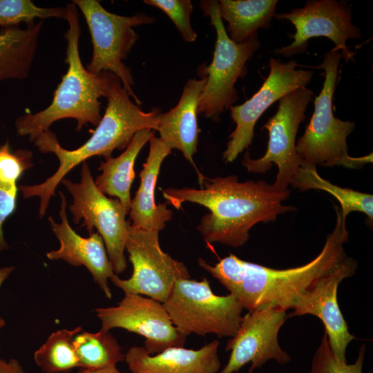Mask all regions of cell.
<instances>
[{"label":"cell","instance_id":"1","mask_svg":"<svg viewBox=\"0 0 373 373\" xmlns=\"http://www.w3.org/2000/svg\"><path fill=\"white\" fill-rule=\"evenodd\" d=\"M336 223L313 260L301 266L274 269L243 260L230 254L214 265L199 258L198 265L216 278L249 312L267 307L291 309L300 296L321 278L336 270L347 257L346 220L334 205Z\"/></svg>","mask_w":373,"mask_h":373},{"label":"cell","instance_id":"2","mask_svg":"<svg viewBox=\"0 0 373 373\" xmlns=\"http://www.w3.org/2000/svg\"><path fill=\"white\" fill-rule=\"evenodd\" d=\"M203 188H168L162 191L168 203L177 209L185 202L207 208L197 227L204 240L234 248L243 246L249 240V231L259 222L276 220L284 213L296 210L284 205L290 190L280 191L264 180L239 182L237 176L207 178Z\"/></svg>","mask_w":373,"mask_h":373},{"label":"cell","instance_id":"3","mask_svg":"<svg viewBox=\"0 0 373 373\" xmlns=\"http://www.w3.org/2000/svg\"><path fill=\"white\" fill-rule=\"evenodd\" d=\"M106 98L107 106L104 116L90 137L77 149L68 150L63 148L55 133L50 130L41 133L33 142L40 152L52 153L59 162L55 173L44 182L19 186L23 198H39L40 217L46 214L50 200L55 195L59 183L74 167L95 155L108 159L115 149H126L134 135L140 130L157 131L160 110L154 108L149 113L142 111L131 101L121 80L115 75Z\"/></svg>","mask_w":373,"mask_h":373},{"label":"cell","instance_id":"4","mask_svg":"<svg viewBox=\"0 0 373 373\" xmlns=\"http://www.w3.org/2000/svg\"><path fill=\"white\" fill-rule=\"evenodd\" d=\"M65 20L68 28L64 34L67 41L68 65L53 93L50 104L35 113H26L18 117L15 122L17 133L28 136L30 142L42 133L49 130L56 121L71 118L77 121L76 131H80L88 124L97 125L102 119L101 97H106L114 74L103 71L99 74L88 72L82 62L79 44L81 26L78 8L73 2L66 5Z\"/></svg>","mask_w":373,"mask_h":373},{"label":"cell","instance_id":"5","mask_svg":"<svg viewBox=\"0 0 373 373\" xmlns=\"http://www.w3.org/2000/svg\"><path fill=\"white\" fill-rule=\"evenodd\" d=\"M342 58L334 48L327 52L316 68L323 69V88L314 101V111L305 131L296 145L301 163L324 166H343L360 169L372 162V153L360 157L348 154L347 138L355 128L351 121H343L334 116L333 95Z\"/></svg>","mask_w":373,"mask_h":373},{"label":"cell","instance_id":"6","mask_svg":"<svg viewBox=\"0 0 373 373\" xmlns=\"http://www.w3.org/2000/svg\"><path fill=\"white\" fill-rule=\"evenodd\" d=\"M204 15L209 17L216 32V41L211 63L202 64L199 76L207 78L200 97L199 114L214 122L220 121V115L238 100L235 84L247 72L246 63L260 46L255 36L246 42L237 44L229 37L219 11L218 1H201Z\"/></svg>","mask_w":373,"mask_h":373},{"label":"cell","instance_id":"7","mask_svg":"<svg viewBox=\"0 0 373 373\" xmlns=\"http://www.w3.org/2000/svg\"><path fill=\"white\" fill-rule=\"evenodd\" d=\"M72 2L82 13L90 34L93 55L87 70L96 75L103 71L112 73L121 80L137 104H140L132 88L134 79L131 68L123 61L139 38L133 28L152 23L155 19L145 13L129 17L118 15L108 12L95 0Z\"/></svg>","mask_w":373,"mask_h":373},{"label":"cell","instance_id":"8","mask_svg":"<svg viewBox=\"0 0 373 373\" xmlns=\"http://www.w3.org/2000/svg\"><path fill=\"white\" fill-rule=\"evenodd\" d=\"M173 324L186 336L191 334L233 337L242 318L243 308L231 294L218 296L210 283L189 279L177 280L162 303Z\"/></svg>","mask_w":373,"mask_h":373},{"label":"cell","instance_id":"9","mask_svg":"<svg viewBox=\"0 0 373 373\" xmlns=\"http://www.w3.org/2000/svg\"><path fill=\"white\" fill-rule=\"evenodd\" d=\"M61 182L73 198L69 211L74 223L77 224L83 219L82 226L89 234L95 228L104 240L114 273L124 272L127 267L124 251L130 224L126 220L128 213L118 199L109 198L98 189L86 162H82L79 182L66 178Z\"/></svg>","mask_w":373,"mask_h":373},{"label":"cell","instance_id":"10","mask_svg":"<svg viewBox=\"0 0 373 373\" xmlns=\"http://www.w3.org/2000/svg\"><path fill=\"white\" fill-rule=\"evenodd\" d=\"M313 95L311 90L303 87L282 97L276 113L262 126L269 134L265 155L252 159L247 151L242 160L248 171L256 173H264L276 164L278 173L272 184L278 190H288L300 169L301 160L296 149V137Z\"/></svg>","mask_w":373,"mask_h":373},{"label":"cell","instance_id":"11","mask_svg":"<svg viewBox=\"0 0 373 373\" xmlns=\"http://www.w3.org/2000/svg\"><path fill=\"white\" fill-rule=\"evenodd\" d=\"M125 249L133 265L132 276L122 279L114 274L110 278L124 293L145 295L163 303L177 280L190 278L184 263L162 250L157 231L138 229L130 223Z\"/></svg>","mask_w":373,"mask_h":373},{"label":"cell","instance_id":"12","mask_svg":"<svg viewBox=\"0 0 373 373\" xmlns=\"http://www.w3.org/2000/svg\"><path fill=\"white\" fill-rule=\"evenodd\" d=\"M277 19H286L296 28L292 42L275 50L286 57L306 52L308 40L325 37L334 42L336 50L348 61L353 60L354 52L346 45L347 39H360L361 31L352 23L351 10L346 3L334 0H310L304 7L287 13L275 15Z\"/></svg>","mask_w":373,"mask_h":373},{"label":"cell","instance_id":"13","mask_svg":"<svg viewBox=\"0 0 373 373\" xmlns=\"http://www.w3.org/2000/svg\"><path fill=\"white\" fill-rule=\"evenodd\" d=\"M102 331L122 328L145 338L144 348L155 355L172 347H184L186 336L172 323L162 303L140 294L124 293L117 305L95 309Z\"/></svg>","mask_w":373,"mask_h":373},{"label":"cell","instance_id":"14","mask_svg":"<svg viewBox=\"0 0 373 373\" xmlns=\"http://www.w3.org/2000/svg\"><path fill=\"white\" fill-rule=\"evenodd\" d=\"M297 66L294 60L283 63L270 59L269 74L258 92L242 104L229 108L236 128L229 135L223 153L226 162H233L249 148L253 141L257 120L272 104L289 93L305 87L311 81L313 72L296 69Z\"/></svg>","mask_w":373,"mask_h":373},{"label":"cell","instance_id":"15","mask_svg":"<svg viewBox=\"0 0 373 373\" xmlns=\"http://www.w3.org/2000/svg\"><path fill=\"white\" fill-rule=\"evenodd\" d=\"M286 310L272 307L249 312L242 316L236 334L225 347L231 350L229 361L220 373L238 372L251 363L249 373L274 360L279 364L289 363L291 358L280 347L278 335L285 322Z\"/></svg>","mask_w":373,"mask_h":373},{"label":"cell","instance_id":"16","mask_svg":"<svg viewBox=\"0 0 373 373\" xmlns=\"http://www.w3.org/2000/svg\"><path fill=\"white\" fill-rule=\"evenodd\" d=\"M357 262L347 257L333 272L318 279L306 292L299 296L291 309V316L310 314L317 316L323 323L329 347L341 361L347 362L345 353L349 343L355 339L340 309L337 291L339 284L353 276Z\"/></svg>","mask_w":373,"mask_h":373},{"label":"cell","instance_id":"17","mask_svg":"<svg viewBox=\"0 0 373 373\" xmlns=\"http://www.w3.org/2000/svg\"><path fill=\"white\" fill-rule=\"evenodd\" d=\"M61 204L59 215L61 222L48 217L52 230L60 242L59 248L46 253L50 260H63L73 266H84L91 274L93 280L111 299L112 293L108 279L115 274L108 259L106 247L101 236L93 232L88 238L79 235L70 225L66 214L67 202L60 191Z\"/></svg>","mask_w":373,"mask_h":373},{"label":"cell","instance_id":"18","mask_svg":"<svg viewBox=\"0 0 373 373\" xmlns=\"http://www.w3.org/2000/svg\"><path fill=\"white\" fill-rule=\"evenodd\" d=\"M219 345L214 340L196 350L172 347L155 355L144 347L133 346L125 354L124 361L132 373H217L221 365Z\"/></svg>","mask_w":373,"mask_h":373},{"label":"cell","instance_id":"19","mask_svg":"<svg viewBox=\"0 0 373 373\" xmlns=\"http://www.w3.org/2000/svg\"><path fill=\"white\" fill-rule=\"evenodd\" d=\"M191 79L184 86L182 95L175 106L157 117L160 139L171 149L182 153L195 167L193 160L197 151L200 129L198 124L200 97L207 82L204 76Z\"/></svg>","mask_w":373,"mask_h":373},{"label":"cell","instance_id":"20","mask_svg":"<svg viewBox=\"0 0 373 373\" xmlns=\"http://www.w3.org/2000/svg\"><path fill=\"white\" fill-rule=\"evenodd\" d=\"M149 144V153L140 173V186L131 200L128 213L131 226L160 231L171 220L173 211L167 208V203H155V188L162 163L171 154V149L155 134L150 138Z\"/></svg>","mask_w":373,"mask_h":373},{"label":"cell","instance_id":"21","mask_svg":"<svg viewBox=\"0 0 373 373\" xmlns=\"http://www.w3.org/2000/svg\"><path fill=\"white\" fill-rule=\"evenodd\" d=\"M154 134L155 131L150 128L137 131L121 155L102 162L98 168L102 173L96 177L95 185L104 195L117 198L128 213L132 200L131 188L135 175V162L141 149Z\"/></svg>","mask_w":373,"mask_h":373},{"label":"cell","instance_id":"22","mask_svg":"<svg viewBox=\"0 0 373 373\" xmlns=\"http://www.w3.org/2000/svg\"><path fill=\"white\" fill-rule=\"evenodd\" d=\"M42 21L0 30V81L23 79L36 55Z\"/></svg>","mask_w":373,"mask_h":373},{"label":"cell","instance_id":"23","mask_svg":"<svg viewBox=\"0 0 373 373\" xmlns=\"http://www.w3.org/2000/svg\"><path fill=\"white\" fill-rule=\"evenodd\" d=\"M277 0H220L218 11L228 23L227 32L237 44L257 36L260 28H267L276 15Z\"/></svg>","mask_w":373,"mask_h":373},{"label":"cell","instance_id":"24","mask_svg":"<svg viewBox=\"0 0 373 373\" xmlns=\"http://www.w3.org/2000/svg\"><path fill=\"white\" fill-rule=\"evenodd\" d=\"M290 185L301 191L317 189L330 193L339 202L341 214L345 219L351 212L359 211L365 214L370 221L373 220L372 194L332 184L321 177L316 171V166L301 163Z\"/></svg>","mask_w":373,"mask_h":373},{"label":"cell","instance_id":"25","mask_svg":"<svg viewBox=\"0 0 373 373\" xmlns=\"http://www.w3.org/2000/svg\"><path fill=\"white\" fill-rule=\"evenodd\" d=\"M73 346L81 368L115 367L125 358L120 345L109 332L93 333L82 329L75 336Z\"/></svg>","mask_w":373,"mask_h":373},{"label":"cell","instance_id":"26","mask_svg":"<svg viewBox=\"0 0 373 373\" xmlns=\"http://www.w3.org/2000/svg\"><path fill=\"white\" fill-rule=\"evenodd\" d=\"M82 327L73 329L57 330L34 353L36 364L45 373L68 372L79 367L73 346L75 336L82 330Z\"/></svg>","mask_w":373,"mask_h":373},{"label":"cell","instance_id":"27","mask_svg":"<svg viewBox=\"0 0 373 373\" xmlns=\"http://www.w3.org/2000/svg\"><path fill=\"white\" fill-rule=\"evenodd\" d=\"M66 8H41L31 0H0V26L1 28L27 25L48 18L66 19Z\"/></svg>","mask_w":373,"mask_h":373},{"label":"cell","instance_id":"28","mask_svg":"<svg viewBox=\"0 0 373 373\" xmlns=\"http://www.w3.org/2000/svg\"><path fill=\"white\" fill-rule=\"evenodd\" d=\"M365 350L366 345L363 344L353 363L347 364V362L341 361L334 355L325 332L313 356L309 373H363Z\"/></svg>","mask_w":373,"mask_h":373},{"label":"cell","instance_id":"29","mask_svg":"<svg viewBox=\"0 0 373 373\" xmlns=\"http://www.w3.org/2000/svg\"><path fill=\"white\" fill-rule=\"evenodd\" d=\"M144 2L162 10L173 22L185 41H195L197 34L190 21L193 11L190 0H144Z\"/></svg>","mask_w":373,"mask_h":373},{"label":"cell","instance_id":"30","mask_svg":"<svg viewBox=\"0 0 373 373\" xmlns=\"http://www.w3.org/2000/svg\"><path fill=\"white\" fill-rule=\"evenodd\" d=\"M18 190L17 184L0 180V251L8 248L3 236V224L16 209Z\"/></svg>","mask_w":373,"mask_h":373},{"label":"cell","instance_id":"31","mask_svg":"<svg viewBox=\"0 0 373 373\" xmlns=\"http://www.w3.org/2000/svg\"><path fill=\"white\" fill-rule=\"evenodd\" d=\"M0 373H26L19 361L11 358L6 361L0 358Z\"/></svg>","mask_w":373,"mask_h":373},{"label":"cell","instance_id":"32","mask_svg":"<svg viewBox=\"0 0 373 373\" xmlns=\"http://www.w3.org/2000/svg\"><path fill=\"white\" fill-rule=\"evenodd\" d=\"M14 267H5L0 268V286L14 270ZM6 325L5 321L0 318V329Z\"/></svg>","mask_w":373,"mask_h":373},{"label":"cell","instance_id":"33","mask_svg":"<svg viewBox=\"0 0 373 373\" xmlns=\"http://www.w3.org/2000/svg\"><path fill=\"white\" fill-rule=\"evenodd\" d=\"M77 373H121L116 366L97 370H89L81 368Z\"/></svg>","mask_w":373,"mask_h":373}]
</instances>
